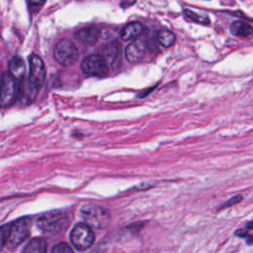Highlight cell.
I'll list each match as a JSON object with an SVG mask.
<instances>
[{
  "instance_id": "obj_1",
  "label": "cell",
  "mask_w": 253,
  "mask_h": 253,
  "mask_svg": "<svg viewBox=\"0 0 253 253\" xmlns=\"http://www.w3.org/2000/svg\"><path fill=\"white\" fill-rule=\"evenodd\" d=\"M80 212L85 223L92 228L102 229L106 227L110 221L109 211L96 204L83 205L80 209Z\"/></svg>"
},
{
  "instance_id": "obj_2",
  "label": "cell",
  "mask_w": 253,
  "mask_h": 253,
  "mask_svg": "<svg viewBox=\"0 0 253 253\" xmlns=\"http://www.w3.org/2000/svg\"><path fill=\"white\" fill-rule=\"evenodd\" d=\"M37 224L44 233L53 235L67 227L68 218L62 211H51L39 217Z\"/></svg>"
},
{
  "instance_id": "obj_3",
  "label": "cell",
  "mask_w": 253,
  "mask_h": 253,
  "mask_svg": "<svg viewBox=\"0 0 253 253\" xmlns=\"http://www.w3.org/2000/svg\"><path fill=\"white\" fill-rule=\"evenodd\" d=\"M78 49L74 42L69 39L60 40L54 46V59L63 66L73 65L78 59Z\"/></svg>"
},
{
  "instance_id": "obj_4",
  "label": "cell",
  "mask_w": 253,
  "mask_h": 253,
  "mask_svg": "<svg viewBox=\"0 0 253 253\" xmlns=\"http://www.w3.org/2000/svg\"><path fill=\"white\" fill-rule=\"evenodd\" d=\"M70 240L77 250L85 251L94 243L95 234L87 223H77L71 230Z\"/></svg>"
},
{
  "instance_id": "obj_5",
  "label": "cell",
  "mask_w": 253,
  "mask_h": 253,
  "mask_svg": "<svg viewBox=\"0 0 253 253\" xmlns=\"http://www.w3.org/2000/svg\"><path fill=\"white\" fill-rule=\"evenodd\" d=\"M81 69L86 75L102 77L108 74L109 64L104 55L91 54L83 59Z\"/></svg>"
},
{
  "instance_id": "obj_6",
  "label": "cell",
  "mask_w": 253,
  "mask_h": 253,
  "mask_svg": "<svg viewBox=\"0 0 253 253\" xmlns=\"http://www.w3.org/2000/svg\"><path fill=\"white\" fill-rule=\"evenodd\" d=\"M31 231V220L27 217L18 219L10 223V233L7 242V246L14 248L20 245L24 240H26Z\"/></svg>"
},
{
  "instance_id": "obj_7",
  "label": "cell",
  "mask_w": 253,
  "mask_h": 253,
  "mask_svg": "<svg viewBox=\"0 0 253 253\" xmlns=\"http://www.w3.org/2000/svg\"><path fill=\"white\" fill-rule=\"evenodd\" d=\"M19 95V88L17 85V80L8 71L2 76L1 81V98L0 104L2 108L10 107Z\"/></svg>"
},
{
  "instance_id": "obj_8",
  "label": "cell",
  "mask_w": 253,
  "mask_h": 253,
  "mask_svg": "<svg viewBox=\"0 0 253 253\" xmlns=\"http://www.w3.org/2000/svg\"><path fill=\"white\" fill-rule=\"evenodd\" d=\"M29 79L39 89H41L45 79L44 63L42 59L37 54H33L30 57Z\"/></svg>"
},
{
  "instance_id": "obj_9",
  "label": "cell",
  "mask_w": 253,
  "mask_h": 253,
  "mask_svg": "<svg viewBox=\"0 0 253 253\" xmlns=\"http://www.w3.org/2000/svg\"><path fill=\"white\" fill-rule=\"evenodd\" d=\"M148 49V44L144 39H136L126 48V58L130 63H137L142 60Z\"/></svg>"
},
{
  "instance_id": "obj_10",
  "label": "cell",
  "mask_w": 253,
  "mask_h": 253,
  "mask_svg": "<svg viewBox=\"0 0 253 253\" xmlns=\"http://www.w3.org/2000/svg\"><path fill=\"white\" fill-rule=\"evenodd\" d=\"M74 38L83 43L94 44L100 38V30L93 25L83 27L74 33Z\"/></svg>"
},
{
  "instance_id": "obj_11",
  "label": "cell",
  "mask_w": 253,
  "mask_h": 253,
  "mask_svg": "<svg viewBox=\"0 0 253 253\" xmlns=\"http://www.w3.org/2000/svg\"><path fill=\"white\" fill-rule=\"evenodd\" d=\"M39 88L36 87L28 78H24L21 81V86L19 88V97L20 100L24 103V104H30L32 103L36 97L37 94L39 92Z\"/></svg>"
},
{
  "instance_id": "obj_12",
  "label": "cell",
  "mask_w": 253,
  "mask_h": 253,
  "mask_svg": "<svg viewBox=\"0 0 253 253\" xmlns=\"http://www.w3.org/2000/svg\"><path fill=\"white\" fill-rule=\"evenodd\" d=\"M104 57L109 65L116 68L121 62V44L118 42H110L104 49Z\"/></svg>"
},
{
  "instance_id": "obj_13",
  "label": "cell",
  "mask_w": 253,
  "mask_h": 253,
  "mask_svg": "<svg viewBox=\"0 0 253 253\" xmlns=\"http://www.w3.org/2000/svg\"><path fill=\"white\" fill-rule=\"evenodd\" d=\"M144 31V27L139 22H131L124 27L121 32V38L124 41L134 40L139 37Z\"/></svg>"
},
{
  "instance_id": "obj_14",
  "label": "cell",
  "mask_w": 253,
  "mask_h": 253,
  "mask_svg": "<svg viewBox=\"0 0 253 253\" xmlns=\"http://www.w3.org/2000/svg\"><path fill=\"white\" fill-rule=\"evenodd\" d=\"M26 66L20 56H13L9 62V72L15 77L17 81H22L25 77Z\"/></svg>"
},
{
  "instance_id": "obj_15",
  "label": "cell",
  "mask_w": 253,
  "mask_h": 253,
  "mask_svg": "<svg viewBox=\"0 0 253 253\" xmlns=\"http://www.w3.org/2000/svg\"><path fill=\"white\" fill-rule=\"evenodd\" d=\"M230 32L236 37L251 38L253 37V27L242 21H235L230 25Z\"/></svg>"
},
{
  "instance_id": "obj_16",
  "label": "cell",
  "mask_w": 253,
  "mask_h": 253,
  "mask_svg": "<svg viewBox=\"0 0 253 253\" xmlns=\"http://www.w3.org/2000/svg\"><path fill=\"white\" fill-rule=\"evenodd\" d=\"M24 252H38V253H43L46 251V242L44 239L37 237L32 239L24 248Z\"/></svg>"
},
{
  "instance_id": "obj_17",
  "label": "cell",
  "mask_w": 253,
  "mask_h": 253,
  "mask_svg": "<svg viewBox=\"0 0 253 253\" xmlns=\"http://www.w3.org/2000/svg\"><path fill=\"white\" fill-rule=\"evenodd\" d=\"M157 41L161 45H163L165 47H169L175 42L176 37L172 32L162 29L157 34Z\"/></svg>"
},
{
  "instance_id": "obj_18",
  "label": "cell",
  "mask_w": 253,
  "mask_h": 253,
  "mask_svg": "<svg viewBox=\"0 0 253 253\" xmlns=\"http://www.w3.org/2000/svg\"><path fill=\"white\" fill-rule=\"evenodd\" d=\"M184 15L185 17L190 20L193 21L195 23H199V24H204V25H208L210 24V19L207 15L204 14H198L196 12H194L191 9H185L184 10Z\"/></svg>"
},
{
  "instance_id": "obj_19",
  "label": "cell",
  "mask_w": 253,
  "mask_h": 253,
  "mask_svg": "<svg viewBox=\"0 0 253 253\" xmlns=\"http://www.w3.org/2000/svg\"><path fill=\"white\" fill-rule=\"evenodd\" d=\"M242 200H243V196H242V195H240V194L235 195V196L231 197L229 200H227L225 203H223V204L218 208L217 211H221V210H224V209H227V208H229V207H232V206H234V205L240 203Z\"/></svg>"
},
{
  "instance_id": "obj_20",
  "label": "cell",
  "mask_w": 253,
  "mask_h": 253,
  "mask_svg": "<svg viewBox=\"0 0 253 253\" xmlns=\"http://www.w3.org/2000/svg\"><path fill=\"white\" fill-rule=\"evenodd\" d=\"M52 253H72V248L65 242H59L51 249Z\"/></svg>"
},
{
  "instance_id": "obj_21",
  "label": "cell",
  "mask_w": 253,
  "mask_h": 253,
  "mask_svg": "<svg viewBox=\"0 0 253 253\" xmlns=\"http://www.w3.org/2000/svg\"><path fill=\"white\" fill-rule=\"evenodd\" d=\"M10 233V224H4L1 227L0 230V237H1V247L3 248L5 245H7L8 238Z\"/></svg>"
},
{
  "instance_id": "obj_22",
  "label": "cell",
  "mask_w": 253,
  "mask_h": 253,
  "mask_svg": "<svg viewBox=\"0 0 253 253\" xmlns=\"http://www.w3.org/2000/svg\"><path fill=\"white\" fill-rule=\"evenodd\" d=\"M44 3H45V0H29V4L32 7H37V8H41Z\"/></svg>"
},
{
  "instance_id": "obj_23",
  "label": "cell",
  "mask_w": 253,
  "mask_h": 253,
  "mask_svg": "<svg viewBox=\"0 0 253 253\" xmlns=\"http://www.w3.org/2000/svg\"><path fill=\"white\" fill-rule=\"evenodd\" d=\"M136 2V0H124L123 2H122V7H129V6H131V5H133L134 3Z\"/></svg>"
},
{
  "instance_id": "obj_24",
  "label": "cell",
  "mask_w": 253,
  "mask_h": 253,
  "mask_svg": "<svg viewBox=\"0 0 253 253\" xmlns=\"http://www.w3.org/2000/svg\"><path fill=\"white\" fill-rule=\"evenodd\" d=\"M245 240H246V243H247L248 245H252V244H253V235L249 233V234L245 237Z\"/></svg>"
},
{
  "instance_id": "obj_25",
  "label": "cell",
  "mask_w": 253,
  "mask_h": 253,
  "mask_svg": "<svg viewBox=\"0 0 253 253\" xmlns=\"http://www.w3.org/2000/svg\"><path fill=\"white\" fill-rule=\"evenodd\" d=\"M244 228H245V229H247L248 231H249V230H252V229H253V220H250V221L246 222V223H245Z\"/></svg>"
}]
</instances>
